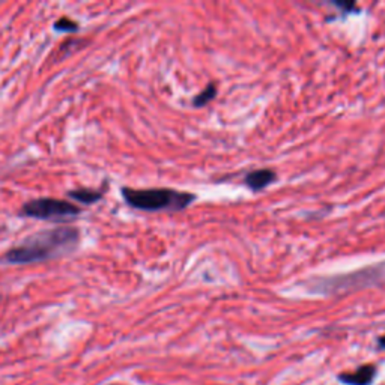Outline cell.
Instances as JSON below:
<instances>
[{"label":"cell","mask_w":385,"mask_h":385,"mask_svg":"<svg viewBox=\"0 0 385 385\" xmlns=\"http://www.w3.org/2000/svg\"><path fill=\"white\" fill-rule=\"evenodd\" d=\"M80 244V230L71 226L41 230L26 237L0 258L8 265L41 263L71 254Z\"/></svg>","instance_id":"obj_1"},{"label":"cell","mask_w":385,"mask_h":385,"mask_svg":"<svg viewBox=\"0 0 385 385\" xmlns=\"http://www.w3.org/2000/svg\"><path fill=\"white\" fill-rule=\"evenodd\" d=\"M121 192L128 207L146 212L183 211L196 200V196L192 195V192L172 188L124 187Z\"/></svg>","instance_id":"obj_2"},{"label":"cell","mask_w":385,"mask_h":385,"mask_svg":"<svg viewBox=\"0 0 385 385\" xmlns=\"http://www.w3.org/2000/svg\"><path fill=\"white\" fill-rule=\"evenodd\" d=\"M80 214L81 208L74 205L72 202L56 197L32 199L23 203L18 211L20 217L42 221H67L71 218H77Z\"/></svg>","instance_id":"obj_3"},{"label":"cell","mask_w":385,"mask_h":385,"mask_svg":"<svg viewBox=\"0 0 385 385\" xmlns=\"http://www.w3.org/2000/svg\"><path fill=\"white\" fill-rule=\"evenodd\" d=\"M277 179V174L273 169H259V170H252L244 178V183L253 191L263 190L268 185H271Z\"/></svg>","instance_id":"obj_4"},{"label":"cell","mask_w":385,"mask_h":385,"mask_svg":"<svg viewBox=\"0 0 385 385\" xmlns=\"http://www.w3.org/2000/svg\"><path fill=\"white\" fill-rule=\"evenodd\" d=\"M377 369L373 366H361L354 373H345L340 375V381L348 385H370L373 378H375Z\"/></svg>","instance_id":"obj_5"},{"label":"cell","mask_w":385,"mask_h":385,"mask_svg":"<svg viewBox=\"0 0 385 385\" xmlns=\"http://www.w3.org/2000/svg\"><path fill=\"white\" fill-rule=\"evenodd\" d=\"M67 195H68L70 199H72L74 202H77V203H81V205H92V203H96V202L103 199V191L92 190V188L70 190Z\"/></svg>","instance_id":"obj_6"},{"label":"cell","mask_w":385,"mask_h":385,"mask_svg":"<svg viewBox=\"0 0 385 385\" xmlns=\"http://www.w3.org/2000/svg\"><path fill=\"white\" fill-rule=\"evenodd\" d=\"M216 95H217V84L209 83L205 89L195 96L192 104H195L196 107H203V105H207L211 100H214V96Z\"/></svg>","instance_id":"obj_7"},{"label":"cell","mask_w":385,"mask_h":385,"mask_svg":"<svg viewBox=\"0 0 385 385\" xmlns=\"http://www.w3.org/2000/svg\"><path fill=\"white\" fill-rule=\"evenodd\" d=\"M53 29H55L56 32H62V34H74V32H77L80 29V26L77 21H74L68 17H60L59 20L55 21Z\"/></svg>","instance_id":"obj_8"},{"label":"cell","mask_w":385,"mask_h":385,"mask_svg":"<svg viewBox=\"0 0 385 385\" xmlns=\"http://www.w3.org/2000/svg\"><path fill=\"white\" fill-rule=\"evenodd\" d=\"M334 5H337L339 8H341V9H354V4H352V2H349V4H345V2H334Z\"/></svg>","instance_id":"obj_9"},{"label":"cell","mask_w":385,"mask_h":385,"mask_svg":"<svg viewBox=\"0 0 385 385\" xmlns=\"http://www.w3.org/2000/svg\"><path fill=\"white\" fill-rule=\"evenodd\" d=\"M379 346H381L382 349H385V336H382V337L379 339Z\"/></svg>","instance_id":"obj_10"}]
</instances>
